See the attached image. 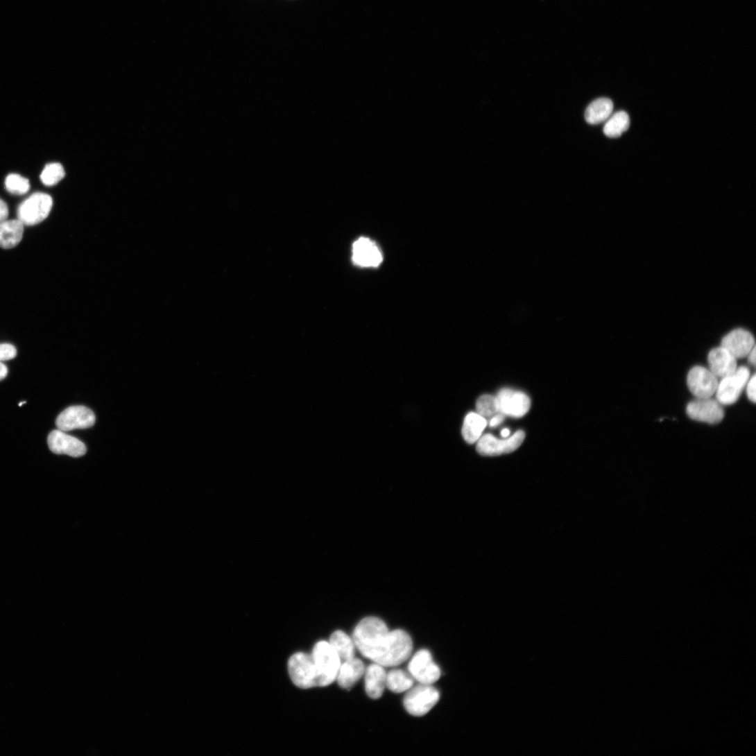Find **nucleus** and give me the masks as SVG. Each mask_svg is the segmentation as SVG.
Wrapping results in <instances>:
<instances>
[{
	"label": "nucleus",
	"instance_id": "9d476101",
	"mask_svg": "<svg viewBox=\"0 0 756 756\" xmlns=\"http://www.w3.org/2000/svg\"><path fill=\"white\" fill-rule=\"evenodd\" d=\"M94 413L83 406H71L62 411L56 419L58 429L69 431L78 429H88L94 425Z\"/></svg>",
	"mask_w": 756,
	"mask_h": 756
},
{
	"label": "nucleus",
	"instance_id": "f704fd0d",
	"mask_svg": "<svg viewBox=\"0 0 756 756\" xmlns=\"http://www.w3.org/2000/svg\"><path fill=\"white\" fill-rule=\"evenodd\" d=\"M26 404V402H22V403H20V404H19V406H23L24 404Z\"/></svg>",
	"mask_w": 756,
	"mask_h": 756
},
{
	"label": "nucleus",
	"instance_id": "2f4dec72",
	"mask_svg": "<svg viewBox=\"0 0 756 756\" xmlns=\"http://www.w3.org/2000/svg\"><path fill=\"white\" fill-rule=\"evenodd\" d=\"M8 373V367L3 363H2V361H0V381L4 380L5 378L7 377Z\"/></svg>",
	"mask_w": 756,
	"mask_h": 756
},
{
	"label": "nucleus",
	"instance_id": "f8f14e48",
	"mask_svg": "<svg viewBox=\"0 0 756 756\" xmlns=\"http://www.w3.org/2000/svg\"><path fill=\"white\" fill-rule=\"evenodd\" d=\"M47 442L50 450L57 455L80 458L85 455L87 450L84 443L60 429L51 431Z\"/></svg>",
	"mask_w": 756,
	"mask_h": 756
},
{
	"label": "nucleus",
	"instance_id": "0eeeda50",
	"mask_svg": "<svg viewBox=\"0 0 756 756\" xmlns=\"http://www.w3.org/2000/svg\"><path fill=\"white\" fill-rule=\"evenodd\" d=\"M523 431H517L508 439L501 440L490 433L481 436L477 441V451L481 456H499L513 452L517 449L524 440Z\"/></svg>",
	"mask_w": 756,
	"mask_h": 756
},
{
	"label": "nucleus",
	"instance_id": "c756f323",
	"mask_svg": "<svg viewBox=\"0 0 756 756\" xmlns=\"http://www.w3.org/2000/svg\"><path fill=\"white\" fill-rule=\"evenodd\" d=\"M9 216V208L7 203L0 198V221H5Z\"/></svg>",
	"mask_w": 756,
	"mask_h": 756
},
{
	"label": "nucleus",
	"instance_id": "1a4fd4ad",
	"mask_svg": "<svg viewBox=\"0 0 756 756\" xmlns=\"http://www.w3.org/2000/svg\"><path fill=\"white\" fill-rule=\"evenodd\" d=\"M687 384L691 393L698 399L711 398L716 392L719 381L710 369L695 366L689 372Z\"/></svg>",
	"mask_w": 756,
	"mask_h": 756
},
{
	"label": "nucleus",
	"instance_id": "2eb2a0df",
	"mask_svg": "<svg viewBox=\"0 0 756 756\" xmlns=\"http://www.w3.org/2000/svg\"><path fill=\"white\" fill-rule=\"evenodd\" d=\"M721 347L726 349L737 359L746 357L755 347V338L751 333L743 329H737L727 334L722 340Z\"/></svg>",
	"mask_w": 756,
	"mask_h": 756
},
{
	"label": "nucleus",
	"instance_id": "72a5a7b5",
	"mask_svg": "<svg viewBox=\"0 0 756 756\" xmlns=\"http://www.w3.org/2000/svg\"><path fill=\"white\" fill-rule=\"evenodd\" d=\"M510 431L508 429H504L501 432V435L504 438H507L510 435Z\"/></svg>",
	"mask_w": 756,
	"mask_h": 756
},
{
	"label": "nucleus",
	"instance_id": "473e14b6",
	"mask_svg": "<svg viewBox=\"0 0 756 756\" xmlns=\"http://www.w3.org/2000/svg\"><path fill=\"white\" fill-rule=\"evenodd\" d=\"M748 362L753 366H755V347H754L747 356Z\"/></svg>",
	"mask_w": 756,
	"mask_h": 756
},
{
	"label": "nucleus",
	"instance_id": "9b49d317",
	"mask_svg": "<svg viewBox=\"0 0 756 756\" xmlns=\"http://www.w3.org/2000/svg\"><path fill=\"white\" fill-rule=\"evenodd\" d=\"M687 413L692 420L710 424L720 423L725 416L722 405L711 398L697 399L690 402Z\"/></svg>",
	"mask_w": 756,
	"mask_h": 756
},
{
	"label": "nucleus",
	"instance_id": "cd10ccee",
	"mask_svg": "<svg viewBox=\"0 0 756 756\" xmlns=\"http://www.w3.org/2000/svg\"><path fill=\"white\" fill-rule=\"evenodd\" d=\"M17 355L16 347L9 343L0 344V361H8Z\"/></svg>",
	"mask_w": 756,
	"mask_h": 756
},
{
	"label": "nucleus",
	"instance_id": "f3484780",
	"mask_svg": "<svg viewBox=\"0 0 756 756\" xmlns=\"http://www.w3.org/2000/svg\"><path fill=\"white\" fill-rule=\"evenodd\" d=\"M365 689L369 698L373 700L382 697L387 682V672L384 667L377 663L369 665L365 671Z\"/></svg>",
	"mask_w": 756,
	"mask_h": 756
},
{
	"label": "nucleus",
	"instance_id": "39448f33",
	"mask_svg": "<svg viewBox=\"0 0 756 756\" xmlns=\"http://www.w3.org/2000/svg\"><path fill=\"white\" fill-rule=\"evenodd\" d=\"M404 698V707L412 716L427 714L438 702V691L431 685L420 684L410 689Z\"/></svg>",
	"mask_w": 756,
	"mask_h": 756
},
{
	"label": "nucleus",
	"instance_id": "f03ea898",
	"mask_svg": "<svg viewBox=\"0 0 756 756\" xmlns=\"http://www.w3.org/2000/svg\"><path fill=\"white\" fill-rule=\"evenodd\" d=\"M311 655L316 670L318 687H325L334 682L341 660L332 645L325 641L317 643Z\"/></svg>",
	"mask_w": 756,
	"mask_h": 756
},
{
	"label": "nucleus",
	"instance_id": "a211bd4d",
	"mask_svg": "<svg viewBox=\"0 0 756 756\" xmlns=\"http://www.w3.org/2000/svg\"><path fill=\"white\" fill-rule=\"evenodd\" d=\"M366 671L363 662L356 658L343 662L337 676L338 685L344 689H350L363 676Z\"/></svg>",
	"mask_w": 756,
	"mask_h": 756
},
{
	"label": "nucleus",
	"instance_id": "7ed1b4c3",
	"mask_svg": "<svg viewBox=\"0 0 756 756\" xmlns=\"http://www.w3.org/2000/svg\"><path fill=\"white\" fill-rule=\"evenodd\" d=\"M288 669L293 683L300 689L318 687L317 673L311 655L296 653L288 662Z\"/></svg>",
	"mask_w": 756,
	"mask_h": 756
},
{
	"label": "nucleus",
	"instance_id": "5701e85b",
	"mask_svg": "<svg viewBox=\"0 0 756 756\" xmlns=\"http://www.w3.org/2000/svg\"><path fill=\"white\" fill-rule=\"evenodd\" d=\"M329 644L338 655L341 662L354 657L355 644L352 639L341 630L332 634Z\"/></svg>",
	"mask_w": 756,
	"mask_h": 756
},
{
	"label": "nucleus",
	"instance_id": "b1692460",
	"mask_svg": "<svg viewBox=\"0 0 756 756\" xmlns=\"http://www.w3.org/2000/svg\"><path fill=\"white\" fill-rule=\"evenodd\" d=\"M603 126V133L608 137L617 138L627 131L630 125L629 115L620 111L610 117Z\"/></svg>",
	"mask_w": 756,
	"mask_h": 756
},
{
	"label": "nucleus",
	"instance_id": "bb28decb",
	"mask_svg": "<svg viewBox=\"0 0 756 756\" xmlns=\"http://www.w3.org/2000/svg\"><path fill=\"white\" fill-rule=\"evenodd\" d=\"M477 413L483 418H490L499 411V405L497 397L491 395H483L476 403Z\"/></svg>",
	"mask_w": 756,
	"mask_h": 756
},
{
	"label": "nucleus",
	"instance_id": "393cba45",
	"mask_svg": "<svg viewBox=\"0 0 756 756\" xmlns=\"http://www.w3.org/2000/svg\"><path fill=\"white\" fill-rule=\"evenodd\" d=\"M65 176L62 166L58 163L48 164L43 170L40 179L46 186H53L60 182Z\"/></svg>",
	"mask_w": 756,
	"mask_h": 756
},
{
	"label": "nucleus",
	"instance_id": "412c9836",
	"mask_svg": "<svg viewBox=\"0 0 756 756\" xmlns=\"http://www.w3.org/2000/svg\"><path fill=\"white\" fill-rule=\"evenodd\" d=\"M487 425L485 418L477 413H470L465 419L462 429L464 439L470 444L477 442Z\"/></svg>",
	"mask_w": 756,
	"mask_h": 756
},
{
	"label": "nucleus",
	"instance_id": "6ab92c4d",
	"mask_svg": "<svg viewBox=\"0 0 756 756\" xmlns=\"http://www.w3.org/2000/svg\"><path fill=\"white\" fill-rule=\"evenodd\" d=\"M24 232V224L18 218L0 221V248L9 250L17 247Z\"/></svg>",
	"mask_w": 756,
	"mask_h": 756
},
{
	"label": "nucleus",
	"instance_id": "6e6552de",
	"mask_svg": "<svg viewBox=\"0 0 756 756\" xmlns=\"http://www.w3.org/2000/svg\"><path fill=\"white\" fill-rule=\"evenodd\" d=\"M409 672L419 683L431 685L437 682L441 674L439 667L426 649L420 650L413 655L409 664Z\"/></svg>",
	"mask_w": 756,
	"mask_h": 756
},
{
	"label": "nucleus",
	"instance_id": "4be33fe9",
	"mask_svg": "<svg viewBox=\"0 0 756 756\" xmlns=\"http://www.w3.org/2000/svg\"><path fill=\"white\" fill-rule=\"evenodd\" d=\"M414 678L409 672L402 669H393L387 673L386 687L393 693L408 691L413 687Z\"/></svg>",
	"mask_w": 756,
	"mask_h": 756
},
{
	"label": "nucleus",
	"instance_id": "c85d7f7f",
	"mask_svg": "<svg viewBox=\"0 0 756 756\" xmlns=\"http://www.w3.org/2000/svg\"><path fill=\"white\" fill-rule=\"evenodd\" d=\"M755 383H756V376H755V375H753L750 378H749V380L748 381V382L746 384V394H747L748 398L753 404L755 403V400H756V397H755Z\"/></svg>",
	"mask_w": 756,
	"mask_h": 756
},
{
	"label": "nucleus",
	"instance_id": "aec40b11",
	"mask_svg": "<svg viewBox=\"0 0 756 756\" xmlns=\"http://www.w3.org/2000/svg\"><path fill=\"white\" fill-rule=\"evenodd\" d=\"M614 110L613 102L606 98L594 101L587 108L585 112L586 122L591 125H597L606 121L612 115Z\"/></svg>",
	"mask_w": 756,
	"mask_h": 756
},
{
	"label": "nucleus",
	"instance_id": "a878e982",
	"mask_svg": "<svg viewBox=\"0 0 756 756\" xmlns=\"http://www.w3.org/2000/svg\"><path fill=\"white\" fill-rule=\"evenodd\" d=\"M6 188L14 195H24L31 188L29 180L18 174H11L6 180Z\"/></svg>",
	"mask_w": 756,
	"mask_h": 756
},
{
	"label": "nucleus",
	"instance_id": "7c9ffc66",
	"mask_svg": "<svg viewBox=\"0 0 756 756\" xmlns=\"http://www.w3.org/2000/svg\"><path fill=\"white\" fill-rule=\"evenodd\" d=\"M504 420V415H503L502 413L496 414V415H495L491 419V420L490 422V427H495L499 425L501 423H502Z\"/></svg>",
	"mask_w": 756,
	"mask_h": 756
},
{
	"label": "nucleus",
	"instance_id": "ddd939ff",
	"mask_svg": "<svg viewBox=\"0 0 756 756\" xmlns=\"http://www.w3.org/2000/svg\"><path fill=\"white\" fill-rule=\"evenodd\" d=\"M497 398L499 411L503 415L512 418L523 417L531 406V401L526 395L510 389H502Z\"/></svg>",
	"mask_w": 756,
	"mask_h": 756
},
{
	"label": "nucleus",
	"instance_id": "4468645a",
	"mask_svg": "<svg viewBox=\"0 0 756 756\" xmlns=\"http://www.w3.org/2000/svg\"><path fill=\"white\" fill-rule=\"evenodd\" d=\"M353 262L361 267H377L383 261V255L375 242L360 238L352 246Z\"/></svg>",
	"mask_w": 756,
	"mask_h": 756
},
{
	"label": "nucleus",
	"instance_id": "423d86ee",
	"mask_svg": "<svg viewBox=\"0 0 756 756\" xmlns=\"http://www.w3.org/2000/svg\"><path fill=\"white\" fill-rule=\"evenodd\" d=\"M750 378L749 369L746 366L737 368L732 374L721 378L716 392L717 401L722 406L735 404Z\"/></svg>",
	"mask_w": 756,
	"mask_h": 756
},
{
	"label": "nucleus",
	"instance_id": "f257e3e1",
	"mask_svg": "<svg viewBox=\"0 0 756 756\" xmlns=\"http://www.w3.org/2000/svg\"><path fill=\"white\" fill-rule=\"evenodd\" d=\"M353 641L365 658L384 667L402 664L413 651V641L406 632L390 631L382 620L375 617L359 622L354 629Z\"/></svg>",
	"mask_w": 756,
	"mask_h": 756
},
{
	"label": "nucleus",
	"instance_id": "dca6fc26",
	"mask_svg": "<svg viewBox=\"0 0 756 756\" xmlns=\"http://www.w3.org/2000/svg\"><path fill=\"white\" fill-rule=\"evenodd\" d=\"M708 363L710 371L720 378L732 374L737 368V359L721 346L710 351Z\"/></svg>",
	"mask_w": 756,
	"mask_h": 756
},
{
	"label": "nucleus",
	"instance_id": "20e7f679",
	"mask_svg": "<svg viewBox=\"0 0 756 756\" xmlns=\"http://www.w3.org/2000/svg\"><path fill=\"white\" fill-rule=\"evenodd\" d=\"M53 199L44 193H35L18 207L17 216L24 225H37L45 220L51 210Z\"/></svg>",
	"mask_w": 756,
	"mask_h": 756
}]
</instances>
